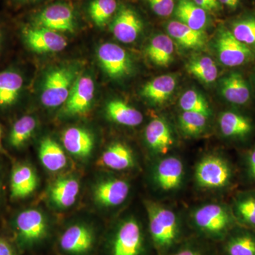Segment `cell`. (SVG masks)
Here are the masks:
<instances>
[{"instance_id": "cell-1", "label": "cell", "mask_w": 255, "mask_h": 255, "mask_svg": "<svg viewBox=\"0 0 255 255\" xmlns=\"http://www.w3.org/2000/svg\"><path fill=\"white\" fill-rule=\"evenodd\" d=\"M151 237L159 248L172 246L179 235V220L172 210L155 203L147 204Z\"/></svg>"}, {"instance_id": "cell-2", "label": "cell", "mask_w": 255, "mask_h": 255, "mask_svg": "<svg viewBox=\"0 0 255 255\" xmlns=\"http://www.w3.org/2000/svg\"><path fill=\"white\" fill-rule=\"evenodd\" d=\"M231 164L220 155L205 156L195 169L196 184L203 189L216 190L228 187L233 181Z\"/></svg>"}, {"instance_id": "cell-3", "label": "cell", "mask_w": 255, "mask_h": 255, "mask_svg": "<svg viewBox=\"0 0 255 255\" xmlns=\"http://www.w3.org/2000/svg\"><path fill=\"white\" fill-rule=\"evenodd\" d=\"M215 48L220 63L228 68H238L255 61V52L236 39L229 28L221 26Z\"/></svg>"}, {"instance_id": "cell-4", "label": "cell", "mask_w": 255, "mask_h": 255, "mask_svg": "<svg viewBox=\"0 0 255 255\" xmlns=\"http://www.w3.org/2000/svg\"><path fill=\"white\" fill-rule=\"evenodd\" d=\"M194 225L203 232L221 236L228 232L236 221L227 206L219 204L201 206L192 215Z\"/></svg>"}, {"instance_id": "cell-5", "label": "cell", "mask_w": 255, "mask_h": 255, "mask_svg": "<svg viewBox=\"0 0 255 255\" xmlns=\"http://www.w3.org/2000/svg\"><path fill=\"white\" fill-rule=\"evenodd\" d=\"M75 73L68 68H58L46 75L41 95L42 104L50 108L63 105L68 100Z\"/></svg>"}, {"instance_id": "cell-6", "label": "cell", "mask_w": 255, "mask_h": 255, "mask_svg": "<svg viewBox=\"0 0 255 255\" xmlns=\"http://www.w3.org/2000/svg\"><path fill=\"white\" fill-rule=\"evenodd\" d=\"M97 58L101 66L110 78H124L131 72L132 65L130 55L115 43L101 45L97 50Z\"/></svg>"}, {"instance_id": "cell-7", "label": "cell", "mask_w": 255, "mask_h": 255, "mask_svg": "<svg viewBox=\"0 0 255 255\" xmlns=\"http://www.w3.org/2000/svg\"><path fill=\"white\" fill-rule=\"evenodd\" d=\"M219 92L223 100L234 107H246L253 97L251 84L238 70L230 72L220 79Z\"/></svg>"}, {"instance_id": "cell-8", "label": "cell", "mask_w": 255, "mask_h": 255, "mask_svg": "<svg viewBox=\"0 0 255 255\" xmlns=\"http://www.w3.org/2000/svg\"><path fill=\"white\" fill-rule=\"evenodd\" d=\"M143 246L141 228L136 220H126L120 225L112 244V255H140Z\"/></svg>"}, {"instance_id": "cell-9", "label": "cell", "mask_w": 255, "mask_h": 255, "mask_svg": "<svg viewBox=\"0 0 255 255\" xmlns=\"http://www.w3.org/2000/svg\"><path fill=\"white\" fill-rule=\"evenodd\" d=\"M23 37L28 48L37 53H58L68 45L65 37L58 32L45 28H26Z\"/></svg>"}, {"instance_id": "cell-10", "label": "cell", "mask_w": 255, "mask_h": 255, "mask_svg": "<svg viewBox=\"0 0 255 255\" xmlns=\"http://www.w3.org/2000/svg\"><path fill=\"white\" fill-rule=\"evenodd\" d=\"M219 127L223 137L235 141H245L255 131L252 119L236 110H226L221 113Z\"/></svg>"}, {"instance_id": "cell-11", "label": "cell", "mask_w": 255, "mask_h": 255, "mask_svg": "<svg viewBox=\"0 0 255 255\" xmlns=\"http://www.w3.org/2000/svg\"><path fill=\"white\" fill-rule=\"evenodd\" d=\"M18 238L25 244L39 241L46 236L47 221L44 215L37 209H27L18 214L15 221Z\"/></svg>"}, {"instance_id": "cell-12", "label": "cell", "mask_w": 255, "mask_h": 255, "mask_svg": "<svg viewBox=\"0 0 255 255\" xmlns=\"http://www.w3.org/2000/svg\"><path fill=\"white\" fill-rule=\"evenodd\" d=\"M37 26L47 28L56 32L75 31V16L73 9L68 4H55L50 5L37 16Z\"/></svg>"}, {"instance_id": "cell-13", "label": "cell", "mask_w": 255, "mask_h": 255, "mask_svg": "<svg viewBox=\"0 0 255 255\" xmlns=\"http://www.w3.org/2000/svg\"><path fill=\"white\" fill-rule=\"evenodd\" d=\"M184 177V164L174 156H169L159 161L154 172L156 185L164 191L177 190L182 186Z\"/></svg>"}, {"instance_id": "cell-14", "label": "cell", "mask_w": 255, "mask_h": 255, "mask_svg": "<svg viewBox=\"0 0 255 255\" xmlns=\"http://www.w3.org/2000/svg\"><path fill=\"white\" fill-rule=\"evenodd\" d=\"M145 140L151 152L157 155H164L174 145L172 128L167 121L155 118L147 124L145 130Z\"/></svg>"}, {"instance_id": "cell-15", "label": "cell", "mask_w": 255, "mask_h": 255, "mask_svg": "<svg viewBox=\"0 0 255 255\" xmlns=\"http://www.w3.org/2000/svg\"><path fill=\"white\" fill-rule=\"evenodd\" d=\"M95 91V82L90 76L78 79L65 103V113L74 116L87 112L92 105Z\"/></svg>"}, {"instance_id": "cell-16", "label": "cell", "mask_w": 255, "mask_h": 255, "mask_svg": "<svg viewBox=\"0 0 255 255\" xmlns=\"http://www.w3.org/2000/svg\"><path fill=\"white\" fill-rule=\"evenodd\" d=\"M142 27L141 19L136 12L130 8L123 7L116 15L111 29L118 41L130 43L137 39Z\"/></svg>"}, {"instance_id": "cell-17", "label": "cell", "mask_w": 255, "mask_h": 255, "mask_svg": "<svg viewBox=\"0 0 255 255\" xmlns=\"http://www.w3.org/2000/svg\"><path fill=\"white\" fill-rule=\"evenodd\" d=\"M130 191V186L125 180L108 179L97 184L94 196L101 206L114 207L123 204Z\"/></svg>"}, {"instance_id": "cell-18", "label": "cell", "mask_w": 255, "mask_h": 255, "mask_svg": "<svg viewBox=\"0 0 255 255\" xmlns=\"http://www.w3.org/2000/svg\"><path fill=\"white\" fill-rule=\"evenodd\" d=\"M93 235L88 228L83 225H74L68 228L60 240V245L64 251L71 254H83L91 249Z\"/></svg>"}, {"instance_id": "cell-19", "label": "cell", "mask_w": 255, "mask_h": 255, "mask_svg": "<svg viewBox=\"0 0 255 255\" xmlns=\"http://www.w3.org/2000/svg\"><path fill=\"white\" fill-rule=\"evenodd\" d=\"M166 29L168 36L183 48L198 50L206 46V36L204 31L193 29L178 20L169 21Z\"/></svg>"}, {"instance_id": "cell-20", "label": "cell", "mask_w": 255, "mask_h": 255, "mask_svg": "<svg viewBox=\"0 0 255 255\" xmlns=\"http://www.w3.org/2000/svg\"><path fill=\"white\" fill-rule=\"evenodd\" d=\"M177 85V78L174 75L156 77L142 87L141 95L155 105H162L172 97Z\"/></svg>"}, {"instance_id": "cell-21", "label": "cell", "mask_w": 255, "mask_h": 255, "mask_svg": "<svg viewBox=\"0 0 255 255\" xmlns=\"http://www.w3.org/2000/svg\"><path fill=\"white\" fill-rule=\"evenodd\" d=\"M65 148L72 155L87 157L92 153L95 141L91 133L80 127H71L65 130L62 136Z\"/></svg>"}, {"instance_id": "cell-22", "label": "cell", "mask_w": 255, "mask_h": 255, "mask_svg": "<svg viewBox=\"0 0 255 255\" xmlns=\"http://www.w3.org/2000/svg\"><path fill=\"white\" fill-rule=\"evenodd\" d=\"M38 182L36 172L31 166L18 164L11 172V196L15 199H23L29 196L36 190Z\"/></svg>"}, {"instance_id": "cell-23", "label": "cell", "mask_w": 255, "mask_h": 255, "mask_svg": "<svg viewBox=\"0 0 255 255\" xmlns=\"http://www.w3.org/2000/svg\"><path fill=\"white\" fill-rule=\"evenodd\" d=\"M152 63L159 67H167L174 60L173 40L165 34H157L151 38L145 50Z\"/></svg>"}, {"instance_id": "cell-24", "label": "cell", "mask_w": 255, "mask_h": 255, "mask_svg": "<svg viewBox=\"0 0 255 255\" xmlns=\"http://www.w3.org/2000/svg\"><path fill=\"white\" fill-rule=\"evenodd\" d=\"M23 87L22 75L16 70L8 69L0 72V107H8L16 103Z\"/></svg>"}, {"instance_id": "cell-25", "label": "cell", "mask_w": 255, "mask_h": 255, "mask_svg": "<svg viewBox=\"0 0 255 255\" xmlns=\"http://www.w3.org/2000/svg\"><path fill=\"white\" fill-rule=\"evenodd\" d=\"M101 165L114 170H125L135 164V158L130 148L122 142L109 146L100 158Z\"/></svg>"}, {"instance_id": "cell-26", "label": "cell", "mask_w": 255, "mask_h": 255, "mask_svg": "<svg viewBox=\"0 0 255 255\" xmlns=\"http://www.w3.org/2000/svg\"><path fill=\"white\" fill-rule=\"evenodd\" d=\"M175 15L178 21L193 29L204 31L207 25V11L196 4L193 0H179Z\"/></svg>"}, {"instance_id": "cell-27", "label": "cell", "mask_w": 255, "mask_h": 255, "mask_svg": "<svg viewBox=\"0 0 255 255\" xmlns=\"http://www.w3.org/2000/svg\"><path fill=\"white\" fill-rule=\"evenodd\" d=\"M106 112L111 120L125 127H137L143 121L140 111L122 100L111 101L106 107Z\"/></svg>"}, {"instance_id": "cell-28", "label": "cell", "mask_w": 255, "mask_h": 255, "mask_svg": "<svg viewBox=\"0 0 255 255\" xmlns=\"http://www.w3.org/2000/svg\"><path fill=\"white\" fill-rule=\"evenodd\" d=\"M80 192V183L73 177L58 179L50 189V198L53 203L60 208L70 207L75 204Z\"/></svg>"}, {"instance_id": "cell-29", "label": "cell", "mask_w": 255, "mask_h": 255, "mask_svg": "<svg viewBox=\"0 0 255 255\" xmlns=\"http://www.w3.org/2000/svg\"><path fill=\"white\" fill-rule=\"evenodd\" d=\"M39 158L42 164L50 172H58L67 165V157L58 142L50 137L41 140Z\"/></svg>"}, {"instance_id": "cell-30", "label": "cell", "mask_w": 255, "mask_h": 255, "mask_svg": "<svg viewBox=\"0 0 255 255\" xmlns=\"http://www.w3.org/2000/svg\"><path fill=\"white\" fill-rule=\"evenodd\" d=\"M187 71L205 84H211L219 78V68L212 58L206 55L195 57L187 63Z\"/></svg>"}, {"instance_id": "cell-31", "label": "cell", "mask_w": 255, "mask_h": 255, "mask_svg": "<svg viewBox=\"0 0 255 255\" xmlns=\"http://www.w3.org/2000/svg\"><path fill=\"white\" fill-rule=\"evenodd\" d=\"M233 213L238 222L255 229V191L240 194L235 200Z\"/></svg>"}, {"instance_id": "cell-32", "label": "cell", "mask_w": 255, "mask_h": 255, "mask_svg": "<svg viewBox=\"0 0 255 255\" xmlns=\"http://www.w3.org/2000/svg\"><path fill=\"white\" fill-rule=\"evenodd\" d=\"M229 29L236 39L255 52V15H246L234 20Z\"/></svg>"}, {"instance_id": "cell-33", "label": "cell", "mask_w": 255, "mask_h": 255, "mask_svg": "<svg viewBox=\"0 0 255 255\" xmlns=\"http://www.w3.org/2000/svg\"><path fill=\"white\" fill-rule=\"evenodd\" d=\"M36 120L31 116H24L18 119L11 128L9 142L12 147L18 148L31 138L36 130Z\"/></svg>"}, {"instance_id": "cell-34", "label": "cell", "mask_w": 255, "mask_h": 255, "mask_svg": "<svg viewBox=\"0 0 255 255\" xmlns=\"http://www.w3.org/2000/svg\"><path fill=\"white\" fill-rule=\"evenodd\" d=\"M228 255H255V235L249 231L235 233L226 246Z\"/></svg>"}, {"instance_id": "cell-35", "label": "cell", "mask_w": 255, "mask_h": 255, "mask_svg": "<svg viewBox=\"0 0 255 255\" xmlns=\"http://www.w3.org/2000/svg\"><path fill=\"white\" fill-rule=\"evenodd\" d=\"M209 117L199 113L182 112L179 116V128L188 137H196L206 131Z\"/></svg>"}, {"instance_id": "cell-36", "label": "cell", "mask_w": 255, "mask_h": 255, "mask_svg": "<svg viewBox=\"0 0 255 255\" xmlns=\"http://www.w3.org/2000/svg\"><path fill=\"white\" fill-rule=\"evenodd\" d=\"M179 105L182 112H195L211 117V107L205 97L195 90H187L179 100Z\"/></svg>"}, {"instance_id": "cell-37", "label": "cell", "mask_w": 255, "mask_h": 255, "mask_svg": "<svg viewBox=\"0 0 255 255\" xmlns=\"http://www.w3.org/2000/svg\"><path fill=\"white\" fill-rule=\"evenodd\" d=\"M117 9V0H93L90 5L89 13L96 25L104 26Z\"/></svg>"}, {"instance_id": "cell-38", "label": "cell", "mask_w": 255, "mask_h": 255, "mask_svg": "<svg viewBox=\"0 0 255 255\" xmlns=\"http://www.w3.org/2000/svg\"><path fill=\"white\" fill-rule=\"evenodd\" d=\"M151 9L157 16L167 17L175 9V0H147Z\"/></svg>"}, {"instance_id": "cell-39", "label": "cell", "mask_w": 255, "mask_h": 255, "mask_svg": "<svg viewBox=\"0 0 255 255\" xmlns=\"http://www.w3.org/2000/svg\"><path fill=\"white\" fill-rule=\"evenodd\" d=\"M244 160L247 177L255 184V146L246 152Z\"/></svg>"}, {"instance_id": "cell-40", "label": "cell", "mask_w": 255, "mask_h": 255, "mask_svg": "<svg viewBox=\"0 0 255 255\" xmlns=\"http://www.w3.org/2000/svg\"><path fill=\"white\" fill-rule=\"evenodd\" d=\"M196 4L206 11H214L220 9L219 0H193Z\"/></svg>"}, {"instance_id": "cell-41", "label": "cell", "mask_w": 255, "mask_h": 255, "mask_svg": "<svg viewBox=\"0 0 255 255\" xmlns=\"http://www.w3.org/2000/svg\"><path fill=\"white\" fill-rule=\"evenodd\" d=\"M0 255H15L12 246L6 240L0 238Z\"/></svg>"}, {"instance_id": "cell-42", "label": "cell", "mask_w": 255, "mask_h": 255, "mask_svg": "<svg viewBox=\"0 0 255 255\" xmlns=\"http://www.w3.org/2000/svg\"><path fill=\"white\" fill-rule=\"evenodd\" d=\"M220 4L225 5L231 10L237 9L241 4V0H219Z\"/></svg>"}, {"instance_id": "cell-43", "label": "cell", "mask_w": 255, "mask_h": 255, "mask_svg": "<svg viewBox=\"0 0 255 255\" xmlns=\"http://www.w3.org/2000/svg\"><path fill=\"white\" fill-rule=\"evenodd\" d=\"M174 255H201L200 253H198L197 251L191 249V248H184V249L178 251Z\"/></svg>"}, {"instance_id": "cell-44", "label": "cell", "mask_w": 255, "mask_h": 255, "mask_svg": "<svg viewBox=\"0 0 255 255\" xmlns=\"http://www.w3.org/2000/svg\"><path fill=\"white\" fill-rule=\"evenodd\" d=\"M253 87H254V89L255 90V71L254 72V74H253Z\"/></svg>"}, {"instance_id": "cell-45", "label": "cell", "mask_w": 255, "mask_h": 255, "mask_svg": "<svg viewBox=\"0 0 255 255\" xmlns=\"http://www.w3.org/2000/svg\"><path fill=\"white\" fill-rule=\"evenodd\" d=\"M1 129L0 127V147H1Z\"/></svg>"}, {"instance_id": "cell-46", "label": "cell", "mask_w": 255, "mask_h": 255, "mask_svg": "<svg viewBox=\"0 0 255 255\" xmlns=\"http://www.w3.org/2000/svg\"><path fill=\"white\" fill-rule=\"evenodd\" d=\"M1 33H0V44H1Z\"/></svg>"}, {"instance_id": "cell-47", "label": "cell", "mask_w": 255, "mask_h": 255, "mask_svg": "<svg viewBox=\"0 0 255 255\" xmlns=\"http://www.w3.org/2000/svg\"><path fill=\"white\" fill-rule=\"evenodd\" d=\"M20 1H32V0H20Z\"/></svg>"}]
</instances>
